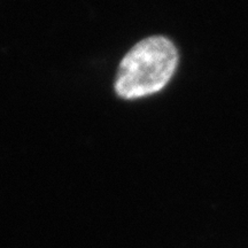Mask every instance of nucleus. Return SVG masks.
I'll return each mask as SVG.
<instances>
[{"mask_svg": "<svg viewBox=\"0 0 248 248\" xmlns=\"http://www.w3.org/2000/svg\"><path fill=\"white\" fill-rule=\"evenodd\" d=\"M178 64V52L166 37H150L130 49L121 62L115 91L123 99L153 94L169 83Z\"/></svg>", "mask_w": 248, "mask_h": 248, "instance_id": "1", "label": "nucleus"}]
</instances>
